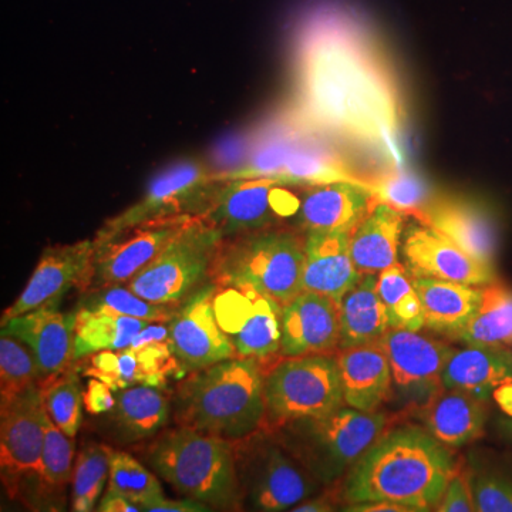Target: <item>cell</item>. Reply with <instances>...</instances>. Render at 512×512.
<instances>
[{"instance_id": "obj_1", "label": "cell", "mask_w": 512, "mask_h": 512, "mask_svg": "<svg viewBox=\"0 0 512 512\" xmlns=\"http://www.w3.org/2000/svg\"><path fill=\"white\" fill-rule=\"evenodd\" d=\"M457 470L453 454L429 431L404 426L384 433L350 468L342 497L348 504L390 501L430 511Z\"/></svg>"}, {"instance_id": "obj_2", "label": "cell", "mask_w": 512, "mask_h": 512, "mask_svg": "<svg viewBox=\"0 0 512 512\" xmlns=\"http://www.w3.org/2000/svg\"><path fill=\"white\" fill-rule=\"evenodd\" d=\"M265 417L264 373L258 359L232 357L192 372L178 386L175 421L181 427L244 440Z\"/></svg>"}, {"instance_id": "obj_3", "label": "cell", "mask_w": 512, "mask_h": 512, "mask_svg": "<svg viewBox=\"0 0 512 512\" xmlns=\"http://www.w3.org/2000/svg\"><path fill=\"white\" fill-rule=\"evenodd\" d=\"M148 463L191 500L221 510H239L244 505L232 441L180 426L151 444Z\"/></svg>"}, {"instance_id": "obj_4", "label": "cell", "mask_w": 512, "mask_h": 512, "mask_svg": "<svg viewBox=\"0 0 512 512\" xmlns=\"http://www.w3.org/2000/svg\"><path fill=\"white\" fill-rule=\"evenodd\" d=\"M305 238L291 229L268 228L222 239L212 284L244 286L288 305L303 292Z\"/></svg>"}, {"instance_id": "obj_5", "label": "cell", "mask_w": 512, "mask_h": 512, "mask_svg": "<svg viewBox=\"0 0 512 512\" xmlns=\"http://www.w3.org/2000/svg\"><path fill=\"white\" fill-rule=\"evenodd\" d=\"M286 447L320 484H332L386 433L383 413L339 407L319 419L284 424Z\"/></svg>"}, {"instance_id": "obj_6", "label": "cell", "mask_w": 512, "mask_h": 512, "mask_svg": "<svg viewBox=\"0 0 512 512\" xmlns=\"http://www.w3.org/2000/svg\"><path fill=\"white\" fill-rule=\"evenodd\" d=\"M222 239L207 221L194 218L124 286L153 303L184 305L207 281L210 284L212 264Z\"/></svg>"}, {"instance_id": "obj_7", "label": "cell", "mask_w": 512, "mask_h": 512, "mask_svg": "<svg viewBox=\"0 0 512 512\" xmlns=\"http://www.w3.org/2000/svg\"><path fill=\"white\" fill-rule=\"evenodd\" d=\"M266 416L276 424L328 416L345 404L338 359L320 355L288 357L264 376Z\"/></svg>"}, {"instance_id": "obj_8", "label": "cell", "mask_w": 512, "mask_h": 512, "mask_svg": "<svg viewBox=\"0 0 512 512\" xmlns=\"http://www.w3.org/2000/svg\"><path fill=\"white\" fill-rule=\"evenodd\" d=\"M220 183L200 161H178L151 181L140 200L104 222L96 238L111 237L151 221L202 218Z\"/></svg>"}, {"instance_id": "obj_9", "label": "cell", "mask_w": 512, "mask_h": 512, "mask_svg": "<svg viewBox=\"0 0 512 512\" xmlns=\"http://www.w3.org/2000/svg\"><path fill=\"white\" fill-rule=\"evenodd\" d=\"M295 185L271 177L221 180L201 220L224 238L279 227L298 214L301 195L292 191Z\"/></svg>"}, {"instance_id": "obj_10", "label": "cell", "mask_w": 512, "mask_h": 512, "mask_svg": "<svg viewBox=\"0 0 512 512\" xmlns=\"http://www.w3.org/2000/svg\"><path fill=\"white\" fill-rule=\"evenodd\" d=\"M45 403L40 382L0 402V468L2 481L12 498L32 485L43 488Z\"/></svg>"}, {"instance_id": "obj_11", "label": "cell", "mask_w": 512, "mask_h": 512, "mask_svg": "<svg viewBox=\"0 0 512 512\" xmlns=\"http://www.w3.org/2000/svg\"><path fill=\"white\" fill-rule=\"evenodd\" d=\"M281 303L244 286H217L215 318L238 357L264 360L281 349Z\"/></svg>"}, {"instance_id": "obj_12", "label": "cell", "mask_w": 512, "mask_h": 512, "mask_svg": "<svg viewBox=\"0 0 512 512\" xmlns=\"http://www.w3.org/2000/svg\"><path fill=\"white\" fill-rule=\"evenodd\" d=\"M191 220L194 218L151 221L111 237L94 238L93 274L89 291L128 284L167 248Z\"/></svg>"}, {"instance_id": "obj_13", "label": "cell", "mask_w": 512, "mask_h": 512, "mask_svg": "<svg viewBox=\"0 0 512 512\" xmlns=\"http://www.w3.org/2000/svg\"><path fill=\"white\" fill-rule=\"evenodd\" d=\"M93 239L73 244L49 245L42 251L35 271L25 289L2 315V325L9 319L46 305H59L64 293L72 288L89 291L92 284Z\"/></svg>"}, {"instance_id": "obj_14", "label": "cell", "mask_w": 512, "mask_h": 512, "mask_svg": "<svg viewBox=\"0 0 512 512\" xmlns=\"http://www.w3.org/2000/svg\"><path fill=\"white\" fill-rule=\"evenodd\" d=\"M249 457L242 495L247 497L254 510L279 512L292 510L308 500L319 483L291 451L262 444ZM242 468V467H238Z\"/></svg>"}, {"instance_id": "obj_15", "label": "cell", "mask_w": 512, "mask_h": 512, "mask_svg": "<svg viewBox=\"0 0 512 512\" xmlns=\"http://www.w3.org/2000/svg\"><path fill=\"white\" fill-rule=\"evenodd\" d=\"M215 291L217 285H205L168 322L171 349L183 372H197L237 357L231 340L215 318Z\"/></svg>"}, {"instance_id": "obj_16", "label": "cell", "mask_w": 512, "mask_h": 512, "mask_svg": "<svg viewBox=\"0 0 512 512\" xmlns=\"http://www.w3.org/2000/svg\"><path fill=\"white\" fill-rule=\"evenodd\" d=\"M400 252L407 272L416 278L473 286L494 282V266L477 261L439 229L424 222L404 229Z\"/></svg>"}, {"instance_id": "obj_17", "label": "cell", "mask_w": 512, "mask_h": 512, "mask_svg": "<svg viewBox=\"0 0 512 512\" xmlns=\"http://www.w3.org/2000/svg\"><path fill=\"white\" fill-rule=\"evenodd\" d=\"M340 346V303L322 293L303 291L282 308L284 357L320 355Z\"/></svg>"}, {"instance_id": "obj_18", "label": "cell", "mask_w": 512, "mask_h": 512, "mask_svg": "<svg viewBox=\"0 0 512 512\" xmlns=\"http://www.w3.org/2000/svg\"><path fill=\"white\" fill-rule=\"evenodd\" d=\"M76 313L46 305L3 323L2 333L15 336L36 356L43 379L72 367L76 360Z\"/></svg>"}, {"instance_id": "obj_19", "label": "cell", "mask_w": 512, "mask_h": 512, "mask_svg": "<svg viewBox=\"0 0 512 512\" xmlns=\"http://www.w3.org/2000/svg\"><path fill=\"white\" fill-rule=\"evenodd\" d=\"M84 376L109 384L114 393L128 387H164L168 377L183 372L170 342H154L141 348L104 350L87 356Z\"/></svg>"}, {"instance_id": "obj_20", "label": "cell", "mask_w": 512, "mask_h": 512, "mask_svg": "<svg viewBox=\"0 0 512 512\" xmlns=\"http://www.w3.org/2000/svg\"><path fill=\"white\" fill-rule=\"evenodd\" d=\"M414 215L420 222L439 229L477 261L493 266L497 228L490 212L477 202L453 195H439L431 197Z\"/></svg>"}, {"instance_id": "obj_21", "label": "cell", "mask_w": 512, "mask_h": 512, "mask_svg": "<svg viewBox=\"0 0 512 512\" xmlns=\"http://www.w3.org/2000/svg\"><path fill=\"white\" fill-rule=\"evenodd\" d=\"M377 201L372 190L353 181L303 185L296 224L305 232L353 231Z\"/></svg>"}, {"instance_id": "obj_22", "label": "cell", "mask_w": 512, "mask_h": 512, "mask_svg": "<svg viewBox=\"0 0 512 512\" xmlns=\"http://www.w3.org/2000/svg\"><path fill=\"white\" fill-rule=\"evenodd\" d=\"M392 367L393 383L403 390L443 387L441 376L454 349L440 340L420 335L419 330L392 329L379 340Z\"/></svg>"}, {"instance_id": "obj_23", "label": "cell", "mask_w": 512, "mask_h": 512, "mask_svg": "<svg viewBox=\"0 0 512 512\" xmlns=\"http://www.w3.org/2000/svg\"><path fill=\"white\" fill-rule=\"evenodd\" d=\"M352 231H312L305 235L303 291L322 293L342 302L359 282L350 251Z\"/></svg>"}, {"instance_id": "obj_24", "label": "cell", "mask_w": 512, "mask_h": 512, "mask_svg": "<svg viewBox=\"0 0 512 512\" xmlns=\"http://www.w3.org/2000/svg\"><path fill=\"white\" fill-rule=\"evenodd\" d=\"M336 359L346 406L373 413L392 397V367L379 343L342 349Z\"/></svg>"}, {"instance_id": "obj_25", "label": "cell", "mask_w": 512, "mask_h": 512, "mask_svg": "<svg viewBox=\"0 0 512 512\" xmlns=\"http://www.w3.org/2000/svg\"><path fill=\"white\" fill-rule=\"evenodd\" d=\"M406 215L387 202L377 201L353 228L350 251L360 274H379L399 264Z\"/></svg>"}, {"instance_id": "obj_26", "label": "cell", "mask_w": 512, "mask_h": 512, "mask_svg": "<svg viewBox=\"0 0 512 512\" xmlns=\"http://www.w3.org/2000/svg\"><path fill=\"white\" fill-rule=\"evenodd\" d=\"M419 419L444 446H466L483 436V400L463 390L441 387L421 407Z\"/></svg>"}, {"instance_id": "obj_27", "label": "cell", "mask_w": 512, "mask_h": 512, "mask_svg": "<svg viewBox=\"0 0 512 512\" xmlns=\"http://www.w3.org/2000/svg\"><path fill=\"white\" fill-rule=\"evenodd\" d=\"M512 380V359L503 349L467 345L451 353L441 383L446 389L463 390L480 400Z\"/></svg>"}, {"instance_id": "obj_28", "label": "cell", "mask_w": 512, "mask_h": 512, "mask_svg": "<svg viewBox=\"0 0 512 512\" xmlns=\"http://www.w3.org/2000/svg\"><path fill=\"white\" fill-rule=\"evenodd\" d=\"M412 278L427 328L453 336L466 328L480 306L481 288L440 279Z\"/></svg>"}, {"instance_id": "obj_29", "label": "cell", "mask_w": 512, "mask_h": 512, "mask_svg": "<svg viewBox=\"0 0 512 512\" xmlns=\"http://www.w3.org/2000/svg\"><path fill=\"white\" fill-rule=\"evenodd\" d=\"M390 329L376 274H362L340 302V348L377 343Z\"/></svg>"}, {"instance_id": "obj_30", "label": "cell", "mask_w": 512, "mask_h": 512, "mask_svg": "<svg viewBox=\"0 0 512 512\" xmlns=\"http://www.w3.org/2000/svg\"><path fill=\"white\" fill-rule=\"evenodd\" d=\"M456 338L471 346L512 348L511 289L495 282L484 285L477 312Z\"/></svg>"}, {"instance_id": "obj_31", "label": "cell", "mask_w": 512, "mask_h": 512, "mask_svg": "<svg viewBox=\"0 0 512 512\" xmlns=\"http://www.w3.org/2000/svg\"><path fill=\"white\" fill-rule=\"evenodd\" d=\"M111 412L128 440L147 439L167 424L170 402L160 387L140 384L117 392L116 406Z\"/></svg>"}, {"instance_id": "obj_32", "label": "cell", "mask_w": 512, "mask_h": 512, "mask_svg": "<svg viewBox=\"0 0 512 512\" xmlns=\"http://www.w3.org/2000/svg\"><path fill=\"white\" fill-rule=\"evenodd\" d=\"M147 320L128 318L114 313L76 311V360L104 350L130 348L138 333L148 325Z\"/></svg>"}, {"instance_id": "obj_33", "label": "cell", "mask_w": 512, "mask_h": 512, "mask_svg": "<svg viewBox=\"0 0 512 512\" xmlns=\"http://www.w3.org/2000/svg\"><path fill=\"white\" fill-rule=\"evenodd\" d=\"M377 291L386 306L390 328L420 330L426 326L419 293L403 265L396 264L379 272Z\"/></svg>"}, {"instance_id": "obj_34", "label": "cell", "mask_w": 512, "mask_h": 512, "mask_svg": "<svg viewBox=\"0 0 512 512\" xmlns=\"http://www.w3.org/2000/svg\"><path fill=\"white\" fill-rule=\"evenodd\" d=\"M79 308L114 313L147 322L168 323L174 318L180 306L147 301L131 292L127 286L120 285L84 292Z\"/></svg>"}, {"instance_id": "obj_35", "label": "cell", "mask_w": 512, "mask_h": 512, "mask_svg": "<svg viewBox=\"0 0 512 512\" xmlns=\"http://www.w3.org/2000/svg\"><path fill=\"white\" fill-rule=\"evenodd\" d=\"M40 387L46 413L63 433L74 439L83 419L84 394L79 376L70 367L62 373L40 380Z\"/></svg>"}, {"instance_id": "obj_36", "label": "cell", "mask_w": 512, "mask_h": 512, "mask_svg": "<svg viewBox=\"0 0 512 512\" xmlns=\"http://www.w3.org/2000/svg\"><path fill=\"white\" fill-rule=\"evenodd\" d=\"M111 453L103 444L84 447L74 463L72 480V510L90 512L97 510V501L110 477Z\"/></svg>"}, {"instance_id": "obj_37", "label": "cell", "mask_w": 512, "mask_h": 512, "mask_svg": "<svg viewBox=\"0 0 512 512\" xmlns=\"http://www.w3.org/2000/svg\"><path fill=\"white\" fill-rule=\"evenodd\" d=\"M15 336L0 338V402L28 389L43 379L36 356Z\"/></svg>"}, {"instance_id": "obj_38", "label": "cell", "mask_w": 512, "mask_h": 512, "mask_svg": "<svg viewBox=\"0 0 512 512\" xmlns=\"http://www.w3.org/2000/svg\"><path fill=\"white\" fill-rule=\"evenodd\" d=\"M117 493L140 505L150 501L151 498L163 494V488L156 477L141 466L136 458L123 451L111 453L109 490Z\"/></svg>"}, {"instance_id": "obj_39", "label": "cell", "mask_w": 512, "mask_h": 512, "mask_svg": "<svg viewBox=\"0 0 512 512\" xmlns=\"http://www.w3.org/2000/svg\"><path fill=\"white\" fill-rule=\"evenodd\" d=\"M74 439L63 433L45 413L43 488L45 493L62 491L73 480Z\"/></svg>"}, {"instance_id": "obj_40", "label": "cell", "mask_w": 512, "mask_h": 512, "mask_svg": "<svg viewBox=\"0 0 512 512\" xmlns=\"http://www.w3.org/2000/svg\"><path fill=\"white\" fill-rule=\"evenodd\" d=\"M372 191L377 200L387 202L404 214H416L431 198L429 187L416 175L406 173L383 178Z\"/></svg>"}, {"instance_id": "obj_41", "label": "cell", "mask_w": 512, "mask_h": 512, "mask_svg": "<svg viewBox=\"0 0 512 512\" xmlns=\"http://www.w3.org/2000/svg\"><path fill=\"white\" fill-rule=\"evenodd\" d=\"M471 491L478 512H512V478L493 471L471 474Z\"/></svg>"}, {"instance_id": "obj_42", "label": "cell", "mask_w": 512, "mask_h": 512, "mask_svg": "<svg viewBox=\"0 0 512 512\" xmlns=\"http://www.w3.org/2000/svg\"><path fill=\"white\" fill-rule=\"evenodd\" d=\"M436 511L440 512H470L474 507L473 491H471L470 476L458 471L448 481L446 490L441 495Z\"/></svg>"}, {"instance_id": "obj_43", "label": "cell", "mask_w": 512, "mask_h": 512, "mask_svg": "<svg viewBox=\"0 0 512 512\" xmlns=\"http://www.w3.org/2000/svg\"><path fill=\"white\" fill-rule=\"evenodd\" d=\"M84 406L90 414L109 413L116 406V396L109 384L92 377L84 392Z\"/></svg>"}, {"instance_id": "obj_44", "label": "cell", "mask_w": 512, "mask_h": 512, "mask_svg": "<svg viewBox=\"0 0 512 512\" xmlns=\"http://www.w3.org/2000/svg\"><path fill=\"white\" fill-rule=\"evenodd\" d=\"M143 511L151 512H204L210 511L207 504L191 500H168L164 495H157L143 505Z\"/></svg>"}, {"instance_id": "obj_45", "label": "cell", "mask_w": 512, "mask_h": 512, "mask_svg": "<svg viewBox=\"0 0 512 512\" xmlns=\"http://www.w3.org/2000/svg\"><path fill=\"white\" fill-rule=\"evenodd\" d=\"M99 512H138L141 510L140 505L133 503L128 498L117 493L107 491L106 495L101 498L99 505H97Z\"/></svg>"}, {"instance_id": "obj_46", "label": "cell", "mask_w": 512, "mask_h": 512, "mask_svg": "<svg viewBox=\"0 0 512 512\" xmlns=\"http://www.w3.org/2000/svg\"><path fill=\"white\" fill-rule=\"evenodd\" d=\"M346 511L356 512H412L410 508L404 505L390 503V501H377V503H357L349 504Z\"/></svg>"}, {"instance_id": "obj_47", "label": "cell", "mask_w": 512, "mask_h": 512, "mask_svg": "<svg viewBox=\"0 0 512 512\" xmlns=\"http://www.w3.org/2000/svg\"><path fill=\"white\" fill-rule=\"evenodd\" d=\"M495 402L508 416H512V380L498 386L493 393Z\"/></svg>"}, {"instance_id": "obj_48", "label": "cell", "mask_w": 512, "mask_h": 512, "mask_svg": "<svg viewBox=\"0 0 512 512\" xmlns=\"http://www.w3.org/2000/svg\"><path fill=\"white\" fill-rule=\"evenodd\" d=\"M292 511L295 512H325L332 511L330 508V504L326 500H322V498H316V500L312 501H303V503L296 505L295 508H292Z\"/></svg>"}]
</instances>
